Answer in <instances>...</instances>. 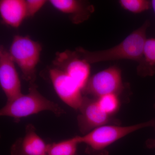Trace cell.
<instances>
[{
	"label": "cell",
	"mask_w": 155,
	"mask_h": 155,
	"mask_svg": "<svg viewBox=\"0 0 155 155\" xmlns=\"http://www.w3.org/2000/svg\"><path fill=\"white\" fill-rule=\"evenodd\" d=\"M137 73L142 77L155 74V38H147L145 42L142 58L138 63Z\"/></svg>",
	"instance_id": "cell-13"
},
{
	"label": "cell",
	"mask_w": 155,
	"mask_h": 155,
	"mask_svg": "<svg viewBox=\"0 0 155 155\" xmlns=\"http://www.w3.org/2000/svg\"><path fill=\"white\" fill-rule=\"evenodd\" d=\"M0 14L3 22L14 28L19 27L27 18L24 0H1Z\"/></svg>",
	"instance_id": "cell-11"
},
{
	"label": "cell",
	"mask_w": 155,
	"mask_h": 155,
	"mask_svg": "<svg viewBox=\"0 0 155 155\" xmlns=\"http://www.w3.org/2000/svg\"><path fill=\"white\" fill-rule=\"evenodd\" d=\"M27 17H32L43 7L46 3L45 0L25 1Z\"/></svg>",
	"instance_id": "cell-17"
},
{
	"label": "cell",
	"mask_w": 155,
	"mask_h": 155,
	"mask_svg": "<svg viewBox=\"0 0 155 155\" xmlns=\"http://www.w3.org/2000/svg\"><path fill=\"white\" fill-rule=\"evenodd\" d=\"M41 45L29 37L15 35L9 52L22 72V78L30 84L36 78L37 65L39 62Z\"/></svg>",
	"instance_id": "cell-4"
},
{
	"label": "cell",
	"mask_w": 155,
	"mask_h": 155,
	"mask_svg": "<svg viewBox=\"0 0 155 155\" xmlns=\"http://www.w3.org/2000/svg\"><path fill=\"white\" fill-rule=\"evenodd\" d=\"M151 2L152 8L153 10L155 15V0H152V1H151Z\"/></svg>",
	"instance_id": "cell-19"
},
{
	"label": "cell",
	"mask_w": 155,
	"mask_h": 155,
	"mask_svg": "<svg viewBox=\"0 0 155 155\" xmlns=\"http://www.w3.org/2000/svg\"><path fill=\"white\" fill-rule=\"evenodd\" d=\"M145 143L148 148H155V138H150L147 140Z\"/></svg>",
	"instance_id": "cell-18"
},
{
	"label": "cell",
	"mask_w": 155,
	"mask_h": 155,
	"mask_svg": "<svg viewBox=\"0 0 155 155\" xmlns=\"http://www.w3.org/2000/svg\"><path fill=\"white\" fill-rule=\"evenodd\" d=\"M43 111H51L58 116L65 113L59 105L41 94L36 85L31 83L28 93L7 102L1 109L0 115L19 119Z\"/></svg>",
	"instance_id": "cell-2"
},
{
	"label": "cell",
	"mask_w": 155,
	"mask_h": 155,
	"mask_svg": "<svg viewBox=\"0 0 155 155\" xmlns=\"http://www.w3.org/2000/svg\"><path fill=\"white\" fill-rule=\"evenodd\" d=\"M124 89L121 69L112 66L90 77L82 93L98 98L108 94L119 95Z\"/></svg>",
	"instance_id": "cell-5"
},
{
	"label": "cell",
	"mask_w": 155,
	"mask_h": 155,
	"mask_svg": "<svg viewBox=\"0 0 155 155\" xmlns=\"http://www.w3.org/2000/svg\"><path fill=\"white\" fill-rule=\"evenodd\" d=\"M50 77L56 93L67 105L79 110L83 102L82 91L65 72L56 68L50 69Z\"/></svg>",
	"instance_id": "cell-7"
},
{
	"label": "cell",
	"mask_w": 155,
	"mask_h": 155,
	"mask_svg": "<svg viewBox=\"0 0 155 155\" xmlns=\"http://www.w3.org/2000/svg\"><path fill=\"white\" fill-rule=\"evenodd\" d=\"M119 5L125 10L139 14L152 8L151 2L148 0H120Z\"/></svg>",
	"instance_id": "cell-16"
},
{
	"label": "cell",
	"mask_w": 155,
	"mask_h": 155,
	"mask_svg": "<svg viewBox=\"0 0 155 155\" xmlns=\"http://www.w3.org/2000/svg\"></svg>",
	"instance_id": "cell-20"
},
{
	"label": "cell",
	"mask_w": 155,
	"mask_h": 155,
	"mask_svg": "<svg viewBox=\"0 0 155 155\" xmlns=\"http://www.w3.org/2000/svg\"><path fill=\"white\" fill-rule=\"evenodd\" d=\"M78 110L80 114L77 117L78 125L80 132L84 135L97 127L114 122L111 116L100 108L97 98L84 96L82 104Z\"/></svg>",
	"instance_id": "cell-8"
},
{
	"label": "cell",
	"mask_w": 155,
	"mask_h": 155,
	"mask_svg": "<svg viewBox=\"0 0 155 155\" xmlns=\"http://www.w3.org/2000/svg\"><path fill=\"white\" fill-rule=\"evenodd\" d=\"M118 95L108 94L97 98L100 108L106 114L111 116L119 110L120 100Z\"/></svg>",
	"instance_id": "cell-15"
},
{
	"label": "cell",
	"mask_w": 155,
	"mask_h": 155,
	"mask_svg": "<svg viewBox=\"0 0 155 155\" xmlns=\"http://www.w3.org/2000/svg\"><path fill=\"white\" fill-rule=\"evenodd\" d=\"M150 22L146 20L119 44L108 49L90 51L82 48L75 50L79 57L90 64L104 61L128 60L139 62L142 58L147 32Z\"/></svg>",
	"instance_id": "cell-1"
},
{
	"label": "cell",
	"mask_w": 155,
	"mask_h": 155,
	"mask_svg": "<svg viewBox=\"0 0 155 155\" xmlns=\"http://www.w3.org/2000/svg\"><path fill=\"white\" fill-rule=\"evenodd\" d=\"M48 147V144H46L36 133L32 125L27 126L21 145L22 155H46Z\"/></svg>",
	"instance_id": "cell-12"
},
{
	"label": "cell",
	"mask_w": 155,
	"mask_h": 155,
	"mask_svg": "<svg viewBox=\"0 0 155 155\" xmlns=\"http://www.w3.org/2000/svg\"><path fill=\"white\" fill-rule=\"evenodd\" d=\"M0 84L9 102L22 94L21 83L15 63L9 51L0 47Z\"/></svg>",
	"instance_id": "cell-9"
},
{
	"label": "cell",
	"mask_w": 155,
	"mask_h": 155,
	"mask_svg": "<svg viewBox=\"0 0 155 155\" xmlns=\"http://www.w3.org/2000/svg\"><path fill=\"white\" fill-rule=\"evenodd\" d=\"M78 136L60 142L48 144V155H75L79 144Z\"/></svg>",
	"instance_id": "cell-14"
},
{
	"label": "cell",
	"mask_w": 155,
	"mask_h": 155,
	"mask_svg": "<svg viewBox=\"0 0 155 155\" xmlns=\"http://www.w3.org/2000/svg\"><path fill=\"white\" fill-rule=\"evenodd\" d=\"M49 2L58 11L69 14L75 24L88 19L94 11L93 5L86 1L78 0H51Z\"/></svg>",
	"instance_id": "cell-10"
},
{
	"label": "cell",
	"mask_w": 155,
	"mask_h": 155,
	"mask_svg": "<svg viewBox=\"0 0 155 155\" xmlns=\"http://www.w3.org/2000/svg\"><path fill=\"white\" fill-rule=\"evenodd\" d=\"M53 63L55 68L65 72L83 90L90 78V64L80 58L76 51L57 53Z\"/></svg>",
	"instance_id": "cell-6"
},
{
	"label": "cell",
	"mask_w": 155,
	"mask_h": 155,
	"mask_svg": "<svg viewBox=\"0 0 155 155\" xmlns=\"http://www.w3.org/2000/svg\"><path fill=\"white\" fill-rule=\"evenodd\" d=\"M147 127L155 130V119L130 126L104 125L97 127L83 136H78L79 143L87 145L88 153L108 155L105 149L115 142L136 130Z\"/></svg>",
	"instance_id": "cell-3"
}]
</instances>
